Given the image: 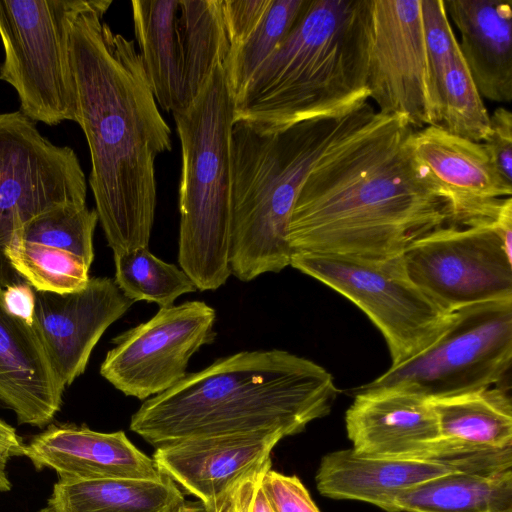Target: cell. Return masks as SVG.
<instances>
[{"instance_id": "31", "label": "cell", "mask_w": 512, "mask_h": 512, "mask_svg": "<svg viewBox=\"0 0 512 512\" xmlns=\"http://www.w3.org/2000/svg\"><path fill=\"white\" fill-rule=\"evenodd\" d=\"M98 221L95 209H88L86 205H64L29 220L13 237L69 251L91 266L93 235Z\"/></svg>"}, {"instance_id": "13", "label": "cell", "mask_w": 512, "mask_h": 512, "mask_svg": "<svg viewBox=\"0 0 512 512\" xmlns=\"http://www.w3.org/2000/svg\"><path fill=\"white\" fill-rule=\"evenodd\" d=\"M215 319V310L202 301L160 308L112 340L100 374L126 396L159 395L180 382L191 357L214 340Z\"/></svg>"}, {"instance_id": "41", "label": "cell", "mask_w": 512, "mask_h": 512, "mask_svg": "<svg viewBox=\"0 0 512 512\" xmlns=\"http://www.w3.org/2000/svg\"><path fill=\"white\" fill-rule=\"evenodd\" d=\"M174 512H207L205 506L199 502L184 501Z\"/></svg>"}, {"instance_id": "5", "label": "cell", "mask_w": 512, "mask_h": 512, "mask_svg": "<svg viewBox=\"0 0 512 512\" xmlns=\"http://www.w3.org/2000/svg\"><path fill=\"white\" fill-rule=\"evenodd\" d=\"M375 112L367 102L343 117L311 119L273 130L234 120L231 274L248 282L290 265L288 226L302 183L323 155Z\"/></svg>"}, {"instance_id": "38", "label": "cell", "mask_w": 512, "mask_h": 512, "mask_svg": "<svg viewBox=\"0 0 512 512\" xmlns=\"http://www.w3.org/2000/svg\"><path fill=\"white\" fill-rule=\"evenodd\" d=\"M24 445L16 430L0 419V491L8 492L12 484L7 474V465L12 457L23 456Z\"/></svg>"}, {"instance_id": "4", "label": "cell", "mask_w": 512, "mask_h": 512, "mask_svg": "<svg viewBox=\"0 0 512 512\" xmlns=\"http://www.w3.org/2000/svg\"><path fill=\"white\" fill-rule=\"evenodd\" d=\"M371 0H309L234 100L235 118L280 129L346 116L368 102Z\"/></svg>"}, {"instance_id": "15", "label": "cell", "mask_w": 512, "mask_h": 512, "mask_svg": "<svg viewBox=\"0 0 512 512\" xmlns=\"http://www.w3.org/2000/svg\"><path fill=\"white\" fill-rule=\"evenodd\" d=\"M132 304L107 277L90 278L83 289L70 293L35 290L32 327L66 387L84 373L106 329Z\"/></svg>"}, {"instance_id": "7", "label": "cell", "mask_w": 512, "mask_h": 512, "mask_svg": "<svg viewBox=\"0 0 512 512\" xmlns=\"http://www.w3.org/2000/svg\"><path fill=\"white\" fill-rule=\"evenodd\" d=\"M87 2L0 0V79L16 90L21 113L31 121L50 126L77 122L70 32Z\"/></svg>"}, {"instance_id": "35", "label": "cell", "mask_w": 512, "mask_h": 512, "mask_svg": "<svg viewBox=\"0 0 512 512\" xmlns=\"http://www.w3.org/2000/svg\"><path fill=\"white\" fill-rule=\"evenodd\" d=\"M272 0H221L230 49L241 44L257 27Z\"/></svg>"}, {"instance_id": "19", "label": "cell", "mask_w": 512, "mask_h": 512, "mask_svg": "<svg viewBox=\"0 0 512 512\" xmlns=\"http://www.w3.org/2000/svg\"><path fill=\"white\" fill-rule=\"evenodd\" d=\"M23 456L37 471L54 470L61 481L158 478L152 459L123 431L98 432L85 425H49L24 445Z\"/></svg>"}, {"instance_id": "37", "label": "cell", "mask_w": 512, "mask_h": 512, "mask_svg": "<svg viewBox=\"0 0 512 512\" xmlns=\"http://www.w3.org/2000/svg\"><path fill=\"white\" fill-rule=\"evenodd\" d=\"M6 309L17 318L32 326L35 311V289L26 281L11 284L2 289Z\"/></svg>"}, {"instance_id": "32", "label": "cell", "mask_w": 512, "mask_h": 512, "mask_svg": "<svg viewBox=\"0 0 512 512\" xmlns=\"http://www.w3.org/2000/svg\"><path fill=\"white\" fill-rule=\"evenodd\" d=\"M431 85L441 119V87L444 70L458 46L444 0H421Z\"/></svg>"}, {"instance_id": "11", "label": "cell", "mask_w": 512, "mask_h": 512, "mask_svg": "<svg viewBox=\"0 0 512 512\" xmlns=\"http://www.w3.org/2000/svg\"><path fill=\"white\" fill-rule=\"evenodd\" d=\"M402 257L412 281L445 313L512 298V259L490 224L436 228Z\"/></svg>"}, {"instance_id": "24", "label": "cell", "mask_w": 512, "mask_h": 512, "mask_svg": "<svg viewBox=\"0 0 512 512\" xmlns=\"http://www.w3.org/2000/svg\"><path fill=\"white\" fill-rule=\"evenodd\" d=\"M395 512H512V469L459 471L397 493Z\"/></svg>"}, {"instance_id": "22", "label": "cell", "mask_w": 512, "mask_h": 512, "mask_svg": "<svg viewBox=\"0 0 512 512\" xmlns=\"http://www.w3.org/2000/svg\"><path fill=\"white\" fill-rule=\"evenodd\" d=\"M185 501L167 476L58 480L38 512H174Z\"/></svg>"}, {"instance_id": "2", "label": "cell", "mask_w": 512, "mask_h": 512, "mask_svg": "<svg viewBox=\"0 0 512 512\" xmlns=\"http://www.w3.org/2000/svg\"><path fill=\"white\" fill-rule=\"evenodd\" d=\"M112 1L88 0L74 19L70 57L77 123L90 151L98 220L113 253L148 247L156 208V158L171 130L149 85L135 42L102 21Z\"/></svg>"}, {"instance_id": "39", "label": "cell", "mask_w": 512, "mask_h": 512, "mask_svg": "<svg viewBox=\"0 0 512 512\" xmlns=\"http://www.w3.org/2000/svg\"><path fill=\"white\" fill-rule=\"evenodd\" d=\"M490 226L499 236L505 252L512 259V197L504 201Z\"/></svg>"}, {"instance_id": "36", "label": "cell", "mask_w": 512, "mask_h": 512, "mask_svg": "<svg viewBox=\"0 0 512 512\" xmlns=\"http://www.w3.org/2000/svg\"><path fill=\"white\" fill-rule=\"evenodd\" d=\"M271 468V459L250 472L223 494L204 505L207 512H249L254 493L264 473Z\"/></svg>"}, {"instance_id": "10", "label": "cell", "mask_w": 512, "mask_h": 512, "mask_svg": "<svg viewBox=\"0 0 512 512\" xmlns=\"http://www.w3.org/2000/svg\"><path fill=\"white\" fill-rule=\"evenodd\" d=\"M87 183L68 146L44 138L21 112L0 114V289L24 281L5 250L29 220L64 205H86Z\"/></svg>"}, {"instance_id": "17", "label": "cell", "mask_w": 512, "mask_h": 512, "mask_svg": "<svg viewBox=\"0 0 512 512\" xmlns=\"http://www.w3.org/2000/svg\"><path fill=\"white\" fill-rule=\"evenodd\" d=\"M411 147L448 195L452 225L491 224L512 196V184L499 173L482 143L427 126L414 130Z\"/></svg>"}, {"instance_id": "25", "label": "cell", "mask_w": 512, "mask_h": 512, "mask_svg": "<svg viewBox=\"0 0 512 512\" xmlns=\"http://www.w3.org/2000/svg\"><path fill=\"white\" fill-rule=\"evenodd\" d=\"M441 439L470 449L512 447V402L501 387L430 401Z\"/></svg>"}, {"instance_id": "40", "label": "cell", "mask_w": 512, "mask_h": 512, "mask_svg": "<svg viewBox=\"0 0 512 512\" xmlns=\"http://www.w3.org/2000/svg\"><path fill=\"white\" fill-rule=\"evenodd\" d=\"M249 512H273L261 488V482L254 493Z\"/></svg>"}, {"instance_id": "23", "label": "cell", "mask_w": 512, "mask_h": 512, "mask_svg": "<svg viewBox=\"0 0 512 512\" xmlns=\"http://www.w3.org/2000/svg\"><path fill=\"white\" fill-rule=\"evenodd\" d=\"M178 0H132L135 38L157 105L182 110V56Z\"/></svg>"}, {"instance_id": "27", "label": "cell", "mask_w": 512, "mask_h": 512, "mask_svg": "<svg viewBox=\"0 0 512 512\" xmlns=\"http://www.w3.org/2000/svg\"><path fill=\"white\" fill-rule=\"evenodd\" d=\"M309 0H272L262 20L238 46L231 48L224 65L234 100L289 34Z\"/></svg>"}, {"instance_id": "1", "label": "cell", "mask_w": 512, "mask_h": 512, "mask_svg": "<svg viewBox=\"0 0 512 512\" xmlns=\"http://www.w3.org/2000/svg\"><path fill=\"white\" fill-rule=\"evenodd\" d=\"M413 132L376 111L323 155L291 212V253L387 258L452 224L448 195L413 153Z\"/></svg>"}, {"instance_id": "12", "label": "cell", "mask_w": 512, "mask_h": 512, "mask_svg": "<svg viewBox=\"0 0 512 512\" xmlns=\"http://www.w3.org/2000/svg\"><path fill=\"white\" fill-rule=\"evenodd\" d=\"M367 85L379 113L439 126L421 0H371Z\"/></svg>"}, {"instance_id": "33", "label": "cell", "mask_w": 512, "mask_h": 512, "mask_svg": "<svg viewBox=\"0 0 512 512\" xmlns=\"http://www.w3.org/2000/svg\"><path fill=\"white\" fill-rule=\"evenodd\" d=\"M261 488L273 512H320L295 475H285L269 468L262 477Z\"/></svg>"}, {"instance_id": "20", "label": "cell", "mask_w": 512, "mask_h": 512, "mask_svg": "<svg viewBox=\"0 0 512 512\" xmlns=\"http://www.w3.org/2000/svg\"><path fill=\"white\" fill-rule=\"evenodd\" d=\"M65 388L34 328L6 309L0 289V405L19 424L42 428L59 412Z\"/></svg>"}, {"instance_id": "3", "label": "cell", "mask_w": 512, "mask_h": 512, "mask_svg": "<svg viewBox=\"0 0 512 512\" xmlns=\"http://www.w3.org/2000/svg\"><path fill=\"white\" fill-rule=\"evenodd\" d=\"M337 393L332 375L309 359L279 349L242 351L146 399L130 429L154 447L213 434L286 437L326 416Z\"/></svg>"}, {"instance_id": "14", "label": "cell", "mask_w": 512, "mask_h": 512, "mask_svg": "<svg viewBox=\"0 0 512 512\" xmlns=\"http://www.w3.org/2000/svg\"><path fill=\"white\" fill-rule=\"evenodd\" d=\"M512 469V447L476 449L427 458L369 457L352 448L325 455L316 474L318 491L329 498L359 500L395 512L397 493L452 472Z\"/></svg>"}, {"instance_id": "16", "label": "cell", "mask_w": 512, "mask_h": 512, "mask_svg": "<svg viewBox=\"0 0 512 512\" xmlns=\"http://www.w3.org/2000/svg\"><path fill=\"white\" fill-rule=\"evenodd\" d=\"M345 423L352 449L369 457L427 458L476 450L444 442L430 401L401 389L358 390Z\"/></svg>"}, {"instance_id": "6", "label": "cell", "mask_w": 512, "mask_h": 512, "mask_svg": "<svg viewBox=\"0 0 512 512\" xmlns=\"http://www.w3.org/2000/svg\"><path fill=\"white\" fill-rule=\"evenodd\" d=\"M181 144L180 268L197 290H216L231 274L230 134L235 102L224 66L193 102L173 112Z\"/></svg>"}, {"instance_id": "34", "label": "cell", "mask_w": 512, "mask_h": 512, "mask_svg": "<svg viewBox=\"0 0 512 512\" xmlns=\"http://www.w3.org/2000/svg\"><path fill=\"white\" fill-rule=\"evenodd\" d=\"M482 145L499 173L512 184V113L509 109L499 106L493 111Z\"/></svg>"}, {"instance_id": "21", "label": "cell", "mask_w": 512, "mask_h": 512, "mask_svg": "<svg viewBox=\"0 0 512 512\" xmlns=\"http://www.w3.org/2000/svg\"><path fill=\"white\" fill-rule=\"evenodd\" d=\"M444 5L458 30L460 52L482 98L511 102V1L447 0Z\"/></svg>"}, {"instance_id": "9", "label": "cell", "mask_w": 512, "mask_h": 512, "mask_svg": "<svg viewBox=\"0 0 512 512\" xmlns=\"http://www.w3.org/2000/svg\"><path fill=\"white\" fill-rule=\"evenodd\" d=\"M290 266L359 307L383 335L391 366L427 349L451 320L452 313L442 311L409 277L402 254L364 258L293 253Z\"/></svg>"}, {"instance_id": "28", "label": "cell", "mask_w": 512, "mask_h": 512, "mask_svg": "<svg viewBox=\"0 0 512 512\" xmlns=\"http://www.w3.org/2000/svg\"><path fill=\"white\" fill-rule=\"evenodd\" d=\"M115 283L131 301L173 305L181 295L197 290L191 278L174 264L153 255L148 247L114 253Z\"/></svg>"}, {"instance_id": "18", "label": "cell", "mask_w": 512, "mask_h": 512, "mask_svg": "<svg viewBox=\"0 0 512 512\" xmlns=\"http://www.w3.org/2000/svg\"><path fill=\"white\" fill-rule=\"evenodd\" d=\"M277 431L193 436L155 447L158 471L203 505L270 459Z\"/></svg>"}, {"instance_id": "30", "label": "cell", "mask_w": 512, "mask_h": 512, "mask_svg": "<svg viewBox=\"0 0 512 512\" xmlns=\"http://www.w3.org/2000/svg\"><path fill=\"white\" fill-rule=\"evenodd\" d=\"M489 123L490 114L458 44L443 74L439 127L452 135L482 143Z\"/></svg>"}, {"instance_id": "8", "label": "cell", "mask_w": 512, "mask_h": 512, "mask_svg": "<svg viewBox=\"0 0 512 512\" xmlns=\"http://www.w3.org/2000/svg\"><path fill=\"white\" fill-rule=\"evenodd\" d=\"M512 361V298L463 307L445 331L412 359L358 390L394 388L429 401L491 387Z\"/></svg>"}, {"instance_id": "26", "label": "cell", "mask_w": 512, "mask_h": 512, "mask_svg": "<svg viewBox=\"0 0 512 512\" xmlns=\"http://www.w3.org/2000/svg\"><path fill=\"white\" fill-rule=\"evenodd\" d=\"M178 26L183 110L197 97L215 67L225 65L230 42L221 0H180Z\"/></svg>"}, {"instance_id": "29", "label": "cell", "mask_w": 512, "mask_h": 512, "mask_svg": "<svg viewBox=\"0 0 512 512\" xmlns=\"http://www.w3.org/2000/svg\"><path fill=\"white\" fill-rule=\"evenodd\" d=\"M5 256L36 291L70 293L83 289L90 266L79 256L55 247L12 237Z\"/></svg>"}]
</instances>
